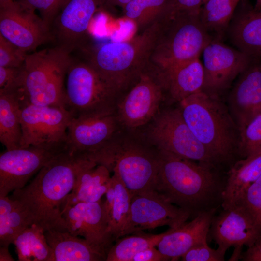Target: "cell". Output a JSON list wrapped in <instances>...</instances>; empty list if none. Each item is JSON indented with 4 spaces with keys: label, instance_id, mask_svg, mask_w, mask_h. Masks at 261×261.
<instances>
[{
    "label": "cell",
    "instance_id": "obj_1",
    "mask_svg": "<svg viewBox=\"0 0 261 261\" xmlns=\"http://www.w3.org/2000/svg\"><path fill=\"white\" fill-rule=\"evenodd\" d=\"M89 161L64 150L45 165L29 184L9 197L20 204L31 225L44 231H68L62 214L64 203L79 172Z\"/></svg>",
    "mask_w": 261,
    "mask_h": 261
},
{
    "label": "cell",
    "instance_id": "obj_2",
    "mask_svg": "<svg viewBox=\"0 0 261 261\" xmlns=\"http://www.w3.org/2000/svg\"><path fill=\"white\" fill-rule=\"evenodd\" d=\"M215 168L158 150L154 191L193 218L218 210L221 207L226 178L221 179Z\"/></svg>",
    "mask_w": 261,
    "mask_h": 261
},
{
    "label": "cell",
    "instance_id": "obj_3",
    "mask_svg": "<svg viewBox=\"0 0 261 261\" xmlns=\"http://www.w3.org/2000/svg\"><path fill=\"white\" fill-rule=\"evenodd\" d=\"M163 22L158 21L127 40L86 46L81 50L84 60L122 94L151 62Z\"/></svg>",
    "mask_w": 261,
    "mask_h": 261
},
{
    "label": "cell",
    "instance_id": "obj_4",
    "mask_svg": "<svg viewBox=\"0 0 261 261\" xmlns=\"http://www.w3.org/2000/svg\"><path fill=\"white\" fill-rule=\"evenodd\" d=\"M179 102L184 120L216 163L232 159L238 128L218 97L201 91Z\"/></svg>",
    "mask_w": 261,
    "mask_h": 261
},
{
    "label": "cell",
    "instance_id": "obj_5",
    "mask_svg": "<svg viewBox=\"0 0 261 261\" xmlns=\"http://www.w3.org/2000/svg\"><path fill=\"white\" fill-rule=\"evenodd\" d=\"M113 172L132 197L154 190L158 150L117 133L91 159Z\"/></svg>",
    "mask_w": 261,
    "mask_h": 261
},
{
    "label": "cell",
    "instance_id": "obj_6",
    "mask_svg": "<svg viewBox=\"0 0 261 261\" xmlns=\"http://www.w3.org/2000/svg\"><path fill=\"white\" fill-rule=\"evenodd\" d=\"M72 59L70 53L58 45L27 54L22 87L24 98L36 105L65 108L64 80Z\"/></svg>",
    "mask_w": 261,
    "mask_h": 261
},
{
    "label": "cell",
    "instance_id": "obj_7",
    "mask_svg": "<svg viewBox=\"0 0 261 261\" xmlns=\"http://www.w3.org/2000/svg\"><path fill=\"white\" fill-rule=\"evenodd\" d=\"M212 40L199 15H176L163 21L151 56L162 70L199 58Z\"/></svg>",
    "mask_w": 261,
    "mask_h": 261
},
{
    "label": "cell",
    "instance_id": "obj_8",
    "mask_svg": "<svg viewBox=\"0 0 261 261\" xmlns=\"http://www.w3.org/2000/svg\"><path fill=\"white\" fill-rule=\"evenodd\" d=\"M120 94L85 60L72 59L66 75L65 108L73 117L115 110Z\"/></svg>",
    "mask_w": 261,
    "mask_h": 261
},
{
    "label": "cell",
    "instance_id": "obj_9",
    "mask_svg": "<svg viewBox=\"0 0 261 261\" xmlns=\"http://www.w3.org/2000/svg\"><path fill=\"white\" fill-rule=\"evenodd\" d=\"M72 116L64 107L21 101V148L30 146L59 153L65 150L67 130Z\"/></svg>",
    "mask_w": 261,
    "mask_h": 261
},
{
    "label": "cell",
    "instance_id": "obj_10",
    "mask_svg": "<svg viewBox=\"0 0 261 261\" xmlns=\"http://www.w3.org/2000/svg\"><path fill=\"white\" fill-rule=\"evenodd\" d=\"M147 131L158 150L215 168L214 159L184 120L179 108L164 111L156 116Z\"/></svg>",
    "mask_w": 261,
    "mask_h": 261
},
{
    "label": "cell",
    "instance_id": "obj_11",
    "mask_svg": "<svg viewBox=\"0 0 261 261\" xmlns=\"http://www.w3.org/2000/svg\"><path fill=\"white\" fill-rule=\"evenodd\" d=\"M167 93L162 70L152 62L116 106L120 123L134 129L152 119Z\"/></svg>",
    "mask_w": 261,
    "mask_h": 261
},
{
    "label": "cell",
    "instance_id": "obj_12",
    "mask_svg": "<svg viewBox=\"0 0 261 261\" xmlns=\"http://www.w3.org/2000/svg\"><path fill=\"white\" fill-rule=\"evenodd\" d=\"M116 109L74 118L67 130L65 150L90 161L118 132Z\"/></svg>",
    "mask_w": 261,
    "mask_h": 261
},
{
    "label": "cell",
    "instance_id": "obj_13",
    "mask_svg": "<svg viewBox=\"0 0 261 261\" xmlns=\"http://www.w3.org/2000/svg\"><path fill=\"white\" fill-rule=\"evenodd\" d=\"M35 11L21 1L0 8V35L27 53L54 40L50 28Z\"/></svg>",
    "mask_w": 261,
    "mask_h": 261
},
{
    "label": "cell",
    "instance_id": "obj_14",
    "mask_svg": "<svg viewBox=\"0 0 261 261\" xmlns=\"http://www.w3.org/2000/svg\"><path fill=\"white\" fill-rule=\"evenodd\" d=\"M190 217L187 211L154 190L135 195L132 198L128 218L120 237L162 226L175 228Z\"/></svg>",
    "mask_w": 261,
    "mask_h": 261
},
{
    "label": "cell",
    "instance_id": "obj_15",
    "mask_svg": "<svg viewBox=\"0 0 261 261\" xmlns=\"http://www.w3.org/2000/svg\"><path fill=\"white\" fill-rule=\"evenodd\" d=\"M204 80L202 91L217 96L248 66L253 58L223 44L212 40L203 49Z\"/></svg>",
    "mask_w": 261,
    "mask_h": 261
},
{
    "label": "cell",
    "instance_id": "obj_16",
    "mask_svg": "<svg viewBox=\"0 0 261 261\" xmlns=\"http://www.w3.org/2000/svg\"><path fill=\"white\" fill-rule=\"evenodd\" d=\"M106 0H68L51 26L59 46L71 53L87 46L88 28L95 14Z\"/></svg>",
    "mask_w": 261,
    "mask_h": 261
},
{
    "label": "cell",
    "instance_id": "obj_17",
    "mask_svg": "<svg viewBox=\"0 0 261 261\" xmlns=\"http://www.w3.org/2000/svg\"><path fill=\"white\" fill-rule=\"evenodd\" d=\"M209 235L218 244V248L225 252L230 247H234L229 261L238 260L244 246L249 247L261 238L250 215L238 204L223 209L218 215H214Z\"/></svg>",
    "mask_w": 261,
    "mask_h": 261
},
{
    "label": "cell",
    "instance_id": "obj_18",
    "mask_svg": "<svg viewBox=\"0 0 261 261\" xmlns=\"http://www.w3.org/2000/svg\"><path fill=\"white\" fill-rule=\"evenodd\" d=\"M59 153L30 146L1 153L0 197L23 188L35 173Z\"/></svg>",
    "mask_w": 261,
    "mask_h": 261
},
{
    "label": "cell",
    "instance_id": "obj_19",
    "mask_svg": "<svg viewBox=\"0 0 261 261\" xmlns=\"http://www.w3.org/2000/svg\"><path fill=\"white\" fill-rule=\"evenodd\" d=\"M67 230L83 237L91 246L107 256L111 246L107 231L108 219L102 199L93 203H79L62 211Z\"/></svg>",
    "mask_w": 261,
    "mask_h": 261
},
{
    "label": "cell",
    "instance_id": "obj_20",
    "mask_svg": "<svg viewBox=\"0 0 261 261\" xmlns=\"http://www.w3.org/2000/svg\"><path fill=\"white\" fill-rule=\"evenodd\" d=\"M239 75L229 99L239 132L261 111V59L253 58Z\"/></svg>",
    "mask_w": 261,
    "mask_h": 261
},
{
    "label": "cell",
    "instance_id": "obj_21",
    "mask_svg": "<svg viewBox=\"0 0 261 261\" xmlns=\"http://www.w3.org/2000/svg\"><path fill=\"white\" fill-rule=\"evenodd\" d=\"M217 210L201 213L189 222L170 228L157 246L171 261H178L190 249L207 241L210 227Z\"/></svg>",
    "mask_w": 261,
    "mask_h": 261
},
{
    "label": "cell",
    "instance_id": "obj_22",
    "mask_svg": "<svg viewBox=\"0 0 261 261\" xmlns=\"http://www.w3.org/2000/svg\"><path fill=\"white\" fill-rule=\"evenodd\" d=\"M226 34L238 50L261 59V7L246 5L235 11Z\"/></svg>",
    "mask_w": 261,
    "mask_h": 261
},
{
    "label": "cell",
    "instance_id": "obj_23",
    "mask_svg": "<svg viewBox=\"0 0 261 261\" xmlns=\"http://www.w3.org/2000/svg\"><path fill=\"white\" fill-rule=\"evenodd\" d=\"M110 172L105 166L89 161L79 172L75 186L64 203L63 210L79 203L101 200L110 185Z\"/></svg>",
    "mask_w": 261,
    "mask_h": 261
},
{
    "label": "cell",
    "instance_id": "obj_24",
    "mask_svg": "<svg viewBox=\"0 0 261 261\" xmlns=\"http://www.w3.org/2000/svg\"><path fill=\"white\" fill-rule=\"evenodd\" d=\"M261 174V149L234 163L227 173L222 209L235 205Z\"/></svg>",
    "mask_w": 261,
    "mask_h": 261
},
{
    "label": "cell",
    "instance_id": "obj_25",
    "mask_svg": "<svg viewBox=\"0 0 261 261\" xmlns=\"http://www.w3.org/2000/svg\"><path fill=\"white\" fill-rule=\"evenodd\" d=\"M47 242L52 249L54 261H102L106 255L91 246L84 238L68 231H44Z\"/></svg>",
    "mask_w": 261,
    "mask_h": 261
},
{
    "label": "cell",
    "instance_id": "obj_26",
    "mask_svg": "<svg viewBox=\"0 0 261 261\" xmlns=\"http://www.w3.org/2000/svg\"><path fill=\"white\" fill-rule=\"evenodd\" d=\"M162 71L167 93L174 100L179 102L202 91L204 71L199 58Z\"/></svg>",
    "mask_w": 261,
    "mask_h": 261
},
{
    "label": "cell",
    "instance_id": "obj_27",
    "mask_svg": "<svg viewBox=\"0 0 261 261\" xmlns=\"http://www.w3.org/2000/svg\"><path fill=\"white\" fill-rule=\"evenodd\" d=\"M22 88L0 94V141L6 150L21 148Z\"/></svg>",
    "mask_w": 261,
    "mask_h": 261
},
{
    "label": "cell",
    "instance_id": "obj_28",
    "mask_svg": "<svg viewBox=\"0 0 261 261\" xmlns=\"http://www.w3.org/2000/svg\"><path fill=\"white\" fill-rule=\"evenodd\" d=\"M242 0H205L199 13L203 27L214 40L222 41Z\"/></svg>",
    "mask_w": 261,
    "mask_h": 261
},
{
    "label": "cell",
    "instance_id": "obj_29",
    "mask_svg": "<svg viewBox=\"0 0 261 261\" xmlns=\"http://www.w3.org/2000/svg\"><path fill=\"white\" fill-rule=\"evenodd\" d=\"M171 0H132L123 8V18L141 32L155 23L167 19Z\"/></svg>",
    "mask_w": 261,
    "mask_h": 261
},
{
    "label": "cell",
    "instance_id": "obj_30",
    "mask_svg": "<svg viewBox=\"0 0 261 261\" xmlns=\"http://www.w3.org/2000/svg\"><path fill=\"white\" fill-rule=\"evenodd\" d=\"M19 261H54L53 251L44 235V230L32 225L15 239L14 243Z\"/></svg>",
    "mask_w": 261,
    "mask_h": 261
},
{
    "label": "cell",
    "instance_id": "obj_31",
    "mask_svg": "<svg viewBox=\"0 0 261 261\" xmlns=\"http://www.w3.org/2000/svg\"><path fill=\"white\" fill-rule=\"evenodd\" d=\"M31 226L25 211L9 197H0V245L9 246Z\"/></svg>",
    "mask_w": 261,
    "mask_h": 261
},
{
    "label": "cell",
    "instance_id": "obj_32",
    "mask_svg": "<svg viewBox=\"0 0 261 261\" xmlns=\"http://www.w3.org/2000/svg\"><path fill=\"white\" fill-rule=\"evenodd\" d=\"M111 179L115 188V197L107 216V233L112 246L121 236L128 218L132 196L115 175L111 176Z\"/></svg>",
    "mask_w": 261,
    "mask_h": 261
},
{
    "label": "cell",
    "instance_id": "obj_33",
    "mask_svg": "<svg viewBox=\"0 0 261 261\" xmlns=\"http://www.w3.org/2000/svg\"><path fill=\"white\" fill-rule=\"evenodd\" d=\"M168 230L160 234L138 232L122 236L113 244L107 252L106 261H132L138 253L156 247Z\"/></svg>",
    "mask_w": 261,
    "mask_h": 261
},
{
    "label": "cell",
    "instance_id": "obj_34",
    "mask_svg": "<svg viewBox=\"0 0 261 261\" xmlns=\"http://www.w3.org/2000/svg\"><path fill=\"white\" fill-rule=\"evenodd\" d=\"M238 148L244 158L261 149V111L239 131Z\"/></svg>",
    "mask_w": 261,
    "mask_h": 261
},
{
    "label": "cell",
    "instance_id": "obj_35",
    "mask_svg": "<svg viewBox=\"0 0 261 261\" xmlns=\"http://www.w3.org/2000/svg\"><path fill=\"white\" fill-rule=\"evenodd\" d=\"M237 204L243 207L250 215L261 239V174L247 189Z\"/></svg>",
    "mask_w": 261,
    "mask_h": 261
},
{
    "label": "cell",
    "instance_id": "obj_36",
    "mask_svg": "<svg viewBox=\"0 0 261 261\" xmlns=\"http://www.w3.org/2000/svg\"><path fill=\"white\" fill-rule=\"evenodd\" d=\"M27 54L0 35V66L21 67Z\"/></svg>",
    "mask_w": 261,
    "mask_h": 261
},
{
    "label": "cell",
    "instance_id": "obj_37",
    "mask_svg": "<svg viewBox=\"0 0 261 261\" xmlns=\"http://www.w3.org/2000/svg\"><path fill=\"white\" fill-rule=\"evenodd\" d=\"M225 252L211 248L207 241L195 246L180 258L182 261H224Z\"/></svg>",
    "mask_w": 261,
    "mask_h": 261
},
{
    "label": "cell",
    "instance_id": "obj_38",
    "mask_svg": "<svg viewBox=\"0 0 261 261\" xmlns=\"http://www.w3.org/2000/svg\"><path fill=\"white\" fill-rule=\"evenodd\" d=\"M23 66L21 67L0 66V94L14 92L22 88Z\"/></svg>",
    "mask_w": 261,
    "mask_h": 261
},
{
    "label": "cell",
    "instance_id": "obj_39",
    "mask_svg": "<svg viewBox=\"0 0 261 261\" xmlns=\"http://www.w3.org/2000/svg\"><path fill=\"white\" fill-rule=\"evenodd\" d=\"M68 0H21L33 9L37 10L41 17L51 29V24L62 6Z\"/></svg>",
    "mask_w": 261,
    "mask_h": 261
},
{
    "label": "cell",
    "instance_id": "obj_40",
    "mask_svg": "<svg viewBox=\"0 0 261 261\" xmlns=\"http://www.w3.org/2000/svg\"><path fill=\"white\" fill-rule=\"evenodd\" d=\"M205 0H171L169 18L179 14L199 15Z\"/></svg>",
    "mask_w": 261,
    "mask_h": 261
},
{
    "label": "cell",
    "instance_id": "obj_41",
    "mask_svg": "<svg viewBox=\"0 0 261 261\" xmlns=\"http://www.w3.org/2000/svg\"><path fill=\"white\" fill-rule=\"evenodd\" d=\"M170 259L163 255L156 247L143 250L133 258L132 261H168Z\"/></svg>",
    "mask_w": 261,
    "mask_h": 261
},
{
    "label": "cell",
    "instance_id": "obj_42",
    "mask_svg": "<svg viewBox=\"0 0 261 261\" xmlns=\"http://www.w3.org/2000/svg\"><path fill=\"white\" fill-rule=\"evenodd\" d=\"M240 259L242 261H261V239L242 252Z\"/></svg>",
    "mask_w": 261,
    "mask_h": 261
},
{
    "label": "cell",
    "instance_id": "obj_43",
    "mask_svg": "<svg viewBox=\"0 0 261 261\" xmlns=\"http://www.w3.org/2000/svg\"><path fill=\"white\" fill-rule=\"evenodd\" d=\"M14 260L9 251V246H0V261H14Z\"/></svg>",
    "mask_w": 261,
    "mask_h": 261
},
{
    "label": "cell",
    "instance_id": "obj_44",
    "mask_svg": "<svg viewBox=\"0 0 261 261\" xmlns=\"http://www.w3.org/2000/svg\"><path fill=\"white\" fill-rule=\"evenodd\" d=\"M132 0H106L105 6L111 7L118 6L123 8Z\"/></svg>",
    "mask_w": 261,
    "mask_h": 261
},
{
    "label": "cell",
    "instance_id": "obj_45",
    "mask_svg": "<svg viewBox=\"0 0 261 261\" xmlns=\"http://www.w3.org/2000/svg\"><path fill=\"white\" fill-rule=\"evenodd\" d=\"M14 1L13 0H0V8L6 6L13 3Z\"/></svg>",
    "mask_w": 261,
    "mask_h": 261
},
{
    "label": "cell",
    "instance_id": "obj_46",
    "mask_svg": "<svg viewBox=\"0 0 261 261\" xmlns=\"http://www.w3.org/2000/svg\"><path fill=\"white\" fill-rule=\"evenodd\" d=\"M255 8H259L261 7V0H256V3L254 6Z\"/></svg>",
    "mask_w": 261,
    "mask_h": 261
}]
</instances>
